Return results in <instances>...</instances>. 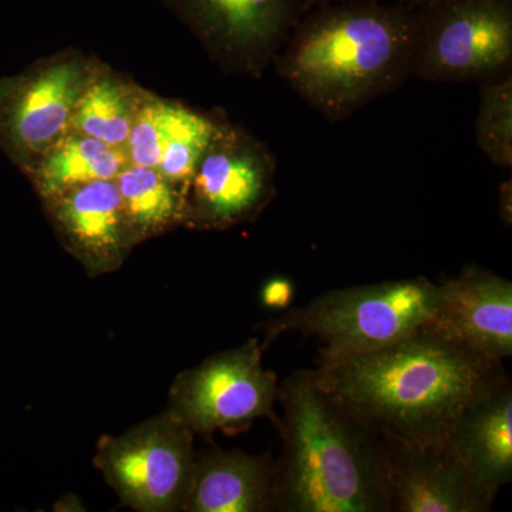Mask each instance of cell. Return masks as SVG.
<instances>
[{
	"label": "cell",
	"mask_w": 512,
	"mask_h": 512,
	"mask_svg": "<svg viewBox=\"0 0 512 512\" xmlns=\"http://www.w3.org/2000/svg\"><path fill=\"white\" fill-rule=\"evenodd\" d=\"M320 383L382 439L446 441L467 404L507 376L491 362L419 330L375 352L318 365Z\"/></svg>",
	"instance_id": "1"
},
{
	"label": "cell",
	"mask_w": 512,
	"mask_h": 512,
	"mask_svg": "<svg viewBox=\"0 0 512 512\" xmlns=\"http://www.w3.org/2000/svg\"><path fill=\"white\" fill-rule=\"evenodd\" d=\"M414 13L402 3L342 0L306 12L274 66L332 123L349 120L413 77Z\"/></svg>",
	"instance_id": "2"
},
{
	"label": "cell",
	"mask_w": 512,
	"mask_h": 512,
	"mask_svg": "<svg viewBox=\"0 0 512 512\" xmlns=\"http://www.w3.org/2000/svg\"><path fill=\"white\" fill-rule=\"evenodd\" d=\"M276 512H390L382 437L301 369L279 384Z\"/></svg>",
	"instance_id": "3"
},
{
	"label": "cell",
	"mask_w": 512,
	"mask_h": 512,
	"mask_svg": "<svg viewBox=\"0 0 512 512\" xmlns=\"http://www.w3.org/2000/svg\"><path fill=\"white\" fill-rule=\"evenodd\" d=\"M440 301L441 285L424 276L333 289L264 323L262 346L282 333H301L318 340V365L338 362L409 338L433 318Z\"/></svg>",
	"instance_id": "4"
},
{
	"label": "cell",
	"mask_w": 512,
	"mask_h": 512,
	"mask_svg": "<svg viewBox=\"0 0 512 512\" xmlns=\"http://www.w3.org/2000/svg\"><path fill=\"white\" fill-rule=\"evenodd\" d=\"M413 13L416 79L483 84L512 73V0H426Z\"/></svg>",
	"instance_id": "5"
},
{
	"label": "cell",
	"mask_w": 512,
	"mask_h": 512,
	"mask_svg": "<svg viewBox=\"0 0 512 512\" xmlns=\"http://www.w3.org/2000/svg\"><path fill=\"white\" fill-rule=\"evenodd\" d=\"M194 439L165 409L119 436L101 437L93 464L131 510L183 511L197 456Z\"/></svg>",
	"instance_id": "6"
},
{
	"label": "cell",
	"mask_w": 512,
	"mask_h": 512,
	"mask_svg": "<svg viewBox=\"0 0 512 512\" xmlns=\"http://www.w3.org/2000/svg\"><path fill=\"white\" fill-rule=\"evenodd\" d=\"M264 349L252 338L184 370L171 384L168 412L202 437L238 433L259 419L275 424L279 383L262 365Z\"/></svg>",
	"instance_id": "7"
},
{
	"label": "cell",
	"mask_w": 512,
	"mask_h": 512,
	"mask_svg": "<svg viewBox=\"0 0 512 512\" xmlns=\"http://www.w3.org/2000/svg\"><path fill=\"white\" fill-rule=\"evenodd\" d=\"M276 167L265 144L227 124L185 190L184 225L222 231L255 221L275 198Z\"/></svg>",
	"instance_id": "8"
},
{
	"label": "cell",
	"mask_w": 512,
	"mask_h": 512,
	"mask_svg": "<svg viewBox=\"0 0 512 512\" xmlns=\"http://www.w3.org/2000/svg\"><path fill=\"white\" fill-rule=\"evenodd\" d=\"M94 76L83 59L62 57L0 79V144L10 157L32 167L66 136Z\"/></svg>",
	"instance_id": "9"
},
{
	"label": "cell",
	"mask_w": 512,
	"mask_h": 512,
	"mask_svg": "<svg viewBox=\"0 0 512 512\" xmlns=\"http://www.w3.org/2000/svg\"><path fill=\"white\" fill-rule=\"evenodd\" d=\"M225 72L261 77L296 23L302 0H161Z\"/></svg>",
	"instance_id": "10"
},
{
	"label": "cell",
	"mask_w": 512,
	"mask_h": 512,
	"mask_svg": "<svg viewBox=\"0 0 512 512\" xmlns=\"http://www.w3.org/2000/svg\"><path fill=\"white\" fill-rule=\"evenodd\" d=\"M441 301L423 332L474 355L503 362L512 356V284L477 265L440 282Z\"/></svg>",
	"instance_id": "11"
},
{
	"label": "cell",
	"mask_w": 512,
	"mask_h": 512,
	"mask_svg": "<svg viewBox=\"0 0 512 512\" xmlns=\"http://www.w3.org/2000/svg\"><path fill=\"white\" fill-rule=\"evenodd\" d=\"M390 512H488L484 493L446 446L382 439Z\"/></svg>",
	"instance_id": "12"
},
{
	"label": "cell",
	"mask_w": 512,
	"mask_h": 512,
	"mask_svg": "<svg viewBox=\"0 0 512 512\" xmlns=\"http://www.w3.org/2000/svg\"><path fill=\"white\" fill-rule=\"evenodd\" d=\"M45 202L60 241L92 278L117 271L137 245L114 180L79 185Z\"/></svg>",
	"instance_id": "13"
},
{
	"label": "cell",
	"mask_w": 512,
	"mask_h": 512,
	"mask_svg": "<svg viewBox=\"0 0 512 512\" xmlns=\"http://www.w3.org/2000/svg\"><path fill=\"white\" fill-rule=\"evenodd\" d=\"M446 446L474 483L497 498L512 480V386L505 376L467 404L448 430Z\"/></svg>",
	"instance_id": "14"
},
{
	"label": "cell",
	"mask_w": 512,
	"mask_h": 512,
	"mask_svg": "<svg viewBox=\"0 0 512 512\" xmlns=\"http://www.w3.org/2000/svg\"><path fill=\"white\" fill-rule=\"evenodd\" d=\"M276 461L271 454L208 447L195 456L184 512L274 511Z\"/></svg>",
	"instance_id": "15"
},
{
	"label": "cell",
	"mask_w": 512,
	"mask_h": 512,
	"mask_svg": "<svg viewBox=\"0 0 512 512\" xmlns=\"http://www.w3.org/2000/svg\"><path fill=\"white\" fill-rule=\"evenodd\" d=\"M128 164L126 148L69 131L28 170L36 191L47 201L92 181L116 180Z\"/></svg>",
	"instance_id": "16"
},
{
	"label": "cell",
	"mask_w": 512,
	"mask_h": 512,
	"mask_svg": "<svg viewBox=\"0 0 512 512\" xmlns=\"http://www.w3.org/2000/svg\"><path fill=\"white\" fill-rule=\"evenodd\" d=\"M114 181L136 244L184 224L185 190L156 168L128 164Z\"/></svg>",
	"instance_id": "17"
},
{
	"label": "cell",
	"mask_w": 512,
	"mask_h": 512,
	"mask_svg": "<svg viewBox=\"0 0 512 512\" xmlns=\"http://www.w3.org/2000/svg\"><path fill=\"white\" fill-rule=\"evenodd\" d=\"M140 104L138 94L123 80L96 74L74 110L70 131L126 148Z\"/></svg>",
	"instance_id": "18"
},
{
	"label": "cell",
	"mask_w": 512,
	"mask_h": 512,
	"mask_svg": "<svg viewBox=\"0 0 512 512\" xmlns=\"http://www.w3.org/2000/svg\"><path fill=\"white\" fill-rule=\"evenodd\" d=\"M225 126L214 117L178 104L158 171L171 183L187 190L202 156Z\"/></svg>",
	"instance_id": "19"
},
{
	"label": "cell",
	"mask_w": 512,
	"mask_h": 512,
	"mask_svg": "<svg viewBox=\"0 0 512 512\" xmlns=\"http://www.w3.org/2000/svg\"><path fill=\"white\" fill-rule=\"evenodd\" d=\"M476 141L481 153L500 168L512 167V73L480 84Z\"/></svg>",
	"instance_id": "20"
},
{
	"label": "cell",
	"mask_w": 512,
	"mask_h": 512,
	"mask_svg": "<svg viewBox=\"0 0 512 512\" xmlns=\"http://www.w3.org/2000/svg\"><path fill=\"white\" fill-rule=\"evenodd\" d=\"M177 109V103L167 101L148 100L140 104L126 144L130 164L158 170Z\"/></svg>",
	"instance_id": "21"
},
{
	"label": "cell",
	"mask_w": 512,
	"mask_h": 512,
	"mask_svg": "<svg viewBox=\"0 0 512 512\" xmlns=\"http://www.w3.org/2000/svg\"><path fill=\"white\" fill-rule=\"evenodd\" d=\"M295 293V284L291 278L284 275L271 276L261 286L259 302L268 311H286L291 308Z\"/></svg>",
	"instance_id": "22"
},
{
	"label": "cell",
	"mask_w": 512,
	"mask_h": 512,
	"mask_svg": "<svg viewBox=\"0 0 512 512\" xmlns=\"http://www.w3.org/2000/svg\"><path fill=\"white\" fill-rule=\"evenodd\" d=\"M511 197L512 187L510 178V180L504 181L500 187L501 218H503L505 225H508V227L511 225Z\"/></svg>",
	"instance_id": "23"
},
{
	"label": "cell",
	"mask_w": 512,
	"mask_h": 512,
	"mask_svg": "<svg viewBox=\"0 0 512 512\" xmlns=\"http://www.w3.org/2000/svg\"><path fill=\"white\" fill-rule=\"evenodd\" d=\"M53 510L60 512H77L84 511V507L82 501L77 498V495L66 494L57 501Z\"/></svg>",
	"instance_id": "24"
},
{
	"label": "cell",
	"mask_w": 512,
	"mask_h": 512,
	"mask_svg": "<svg viewBox=\"0 0 512 512\" xmlns=\"http://www.w3.org/2000/svg\"><path fill=\"white\" fill-rule=\"evenodd\" d=\"M330 2H342V0H302L303 3V15L309 10L316 8V6L323 5V3Z\"/></svg>",
	"instance_id": "25"
},
{
	"label": "cell",
	"mask_w": 512,
	"mask_h": 512,
	"mask_svg": "<svg viewBox=\"0 0 512 512\" xmlns=\"http://www.w3.org/2000/svg\"><path fill=\"white\" fill-rule=\"evenodd\" d=\"M396 2L414 8V6L420 5V3L426 2V0H396Z\"/></svg>",
	"instance_id": "26"
}]
</instances>
